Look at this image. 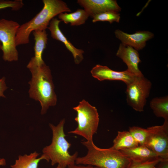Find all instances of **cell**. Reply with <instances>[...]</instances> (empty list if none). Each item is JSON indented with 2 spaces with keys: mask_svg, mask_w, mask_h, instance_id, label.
<instances>
[{
  "mask_svg": "<svg viewBox=\"0 0 168 168\" xmlns=\"http://www.w3.org/2000/svg\"><path fill=\"white\" fill-rule=\"evenodd\" d=\"M27 68L32 75L29 82V96L39 101L41 114H44L50 107L55 106L57 102L51 70L44 62L40 64L28 63Z\"/></svg>",
  "mask_w": 168,
  "mask_h": 168,
  "instance_id": "obj_1",
  "label": "cell"
},
{
  "mask_svg": "<svg viewBox=\"0 0 168 168\" xmlns=\"http://www.w3.org/2000/svg\"><path fill=\"white\" fill-rule=\"evenodd\" d=\"M42 9L30 21L20 26L16 37V46L29 42L30 35L36 30H46L50 21L55 16L71 10L66 3L61 0H43Z\"/></svg>",
  "mask_w": 168,
  "mask_h": 168,
  "instance_id": "obj_2",
  "label": "cell"
},
{
  "mask_svg": "<svg viewBox=\"0 0 168 168\" xmlns=\"http://www.w3.org/2000/svg\"><path fill=\"white\" fill-rule=\"evenodd\" d=\"M81 142L87 149V152L85 156L77 158L76 165H91L100 168H125L130 161L120 151L111 147L101 148L97 147L93 141Z\"/></svg>",
  "mask_w": 168,
  "mask_h": 168,
  "instance_id": "obj_3",
  "label": "cell"
},
{
  "mask_svg": "<svg viewBox=\"0 0 168 168\" xmlns=\"http://www.w3.org/2000/svg\"><path fill=\"white\" fill-rule=\"evenodd\" d=\"M65 121V119H62L57 126L49 124L52 132V142L42 150L43 154L51 161L52 166L58 164L64 168L75 164L78 157L77 152L71 155L68 151L71 144L65 138L64 131Z\"/></svg>",
  "mask_w": 168,
  "mask_h": 168,
  "instance_id": "obj_4",
  "label": "cell"
},
{
  "mask_svg": "<svg viewBox=\"0 0 168 168\" xmlns=\"http://www.w3.org/2000/svg\"><path fill=\"white\" fill-rule=\"evenodd\" d=\"M73 109L77 113L74 120L77 126L74 130L68 133L81 136L86 141H93V136L97 132L99 122L97 109L84 99Z\"/></svg>",
  "mask_w": 168,
  "mask_h": 168,
  "instance_id": "obj_5",
  "label": "cell"
},
{
  "mask_svg": "<svg viewBox=\"0 0 168 168\" xmlns=\"http://www.w3.org/2000/svg\"><path fill=\"white\" fill-rule=\"evenodd\" d=\"M20 25L17 22L0 19V41L2 45V58L5 61H16L18 59L16 37Z\"/></svg>",
  "mask_w": 168,
  "mask_h": 168,
  "instance_id": "obj_6",
  "label": "cell"
},
{
  "mask_svg": "<svg viewBox=\"0 0 168 168\" xmlns=\"http://www.w3.org/2000/svg\"><path fill=\"white\" fill-rule=\"evenodd\" d=\"M151 81L144 76L136 77L127 85L126 91L128 104L137 111L143 112L152 88Z\"/></svg>",
  "mask_w": 168,
  "mask_h": 168,
  "instance_id": "obj_7",
  "label": "cell"
},
{
  "mask_svg": "<svg viewBox=\"0 0 168 168\" xmlns=\"http://www.w3.org/2000/svg\"><path fill=\"white\" fill-rule=\"evenodd\" d=\"M148 135L145 146L161 159H168V121L162 125L147 128Z\"/></svg>",
  "mask_w": 168,
  "mask_h": 168,
  "instance_id": "obj_8",
  "label": "cell"
},
{
  "mask_svg": "<svg viewBox=\"0 0 168 168\" xmlns=\"http://www.w3.org/2000/svg\"><path fill=\"white\" fill-rule=\"evenodd\" d=\"M91 73L92 76L100 81L105 80H119L123 81L126 85L135 79L136 76L127 70L123 71L113 70L108 67L97 64L93 67Z\"/></svg>",
  "mask_w": 168,
  "mask_h": 168,
  "instance_id": "obj_9",
  "label": "cell"
},
{
  "mask_svg": "<svg viewBox=\"0 0 168 168\" xmlns=\"http://www.w3.org/2000/svg\"><path fill=\"white\" fill-rule=\"evenodd\" d=\"M77 2L92 18L104 12L111 11L119 13L121 10L114 0H78Z\"/></svg>",
  "mask_w": 168,
  "mask_h": 168,
  "instance_id": "obj_10",
  "label": "cell"
},
{
  "mask_svg": "<svg viewBox=\"0 0 168 168\" xmlns=\"http://www.w3.org/2000/svg\"><path fill=\"white\" fill-rule=\"evenodd\" d=\"M114 33L122 44L131 46L138 51L142 49L145 46L146 42L154 36L153 33L147 31H139L129 34L117 29Z\"/></svg>",
  "mask_w": 168,
  "mask_h": 168,
  "instance_id": "obj_11",
  "label": "cell"
},
{
  "mask_svg": "<svg viewBox=\"0 0 168 168\" xmlns=\"http://www.w3.org/2000/svg\"><path fill=\"white\" fill-rule=\"evenodd\" d=\"M116 55L126 64L127 70L129 72L136 77L143 75L138 68V64L141 61L137 50L121 43L119 45Z\"/></svg>",
  "mask_w": 168,
  "mask_h": 168,
  "instance_id": "obj_12",
  "label": "cell"
},
{
  "mask_svg": "<svg viewBox=\"0 0 168 168\" xmlns=\"http://www.w3.org/2000/svg\"><path fill=\"white\" fill-rule=\"evenodd\" d=\"M61 21L56 18H53L50 21L48 28L51 33V36L53 39L63 43L67 49L72 54L75 64H79L83 59L84 51L76 48L66 38L59 27V25Z\"/></svg>",
  "mask_w": 168,
  "mask_h": 168,
  "instance_id": "obj_13",
  "label": "cell"
},
{
  "mask_svg": "<svg viewBox=\"0 0 168 168\" xmlns=\"http://www.w3.org/2000/svg\"><path fill=\"white\" fill-rule=\"evenodd\" d=\"M119 151L131 161H145L160 158L145 146L139 145L132 148Z\"/></svg>",
  "mask_w": 168,
  "mask_h": 168,
  "instance_id": "obj_14",
  "label": "cell"
},
{
  "mask_svg": "<svg viewBox=\"0 0 168 168\" xmlns=\"http://www.w3.org/2000/svg\"><path fill=\"white\" fill-rule=\"evenodd\" d=\"M33 34L35 40V54L29 62L33 64H40L44 62L42 59V54L46 46L48 34L46 30H40L33 31Z\"/></svg>",
  "mask_w": 168,
  "mask_h": 168,
  "instance_id": "obj_15",
  "label": "cell"
},
{
  "mask_svg": "<svg viewBox=\"0 0 168 168\" xmlns=\"http://www.w3.org/2000/svg\"><path fill=\"white\" fill-rule=\"evenodd\" d=\"M40 154L35 152L29 155H20L16 160L15 164L11 166L12 168H38L40 161L43 160L49 161L47 157L44 154L38 157Z\"/></svg>",
  "mask_w": 168,
  "mask_h": 168,
  "instance_id": "obj_16",
  "label": "cell"
},
{
  "mask_svg": "<svg viewBox=\"0 0 168 168\" xmlns=\"http://www.w3.org/2000/svg\"><path fill=\"white\" fill-rule=\"evenodd\" d=\"M112 148L118 151L132 148L139 146L129 131H118L113 141Z\"/></svg>",
  "mask_w": 168,
  "mask_h": 168,
  "instance_id": "obj_17",
  "label": "cell"
},
{
  "mask_svg": "<svg viewBox=\"0 0 168 168\" xmlns=\"http://www.w3.org/2000/svg\"><path fill=\"white\" fill-rule=\"evenodd\" d=\"M89 16L84 10L78 9L75 12H63L58 15V18L65 24L70 23L72 26H78L84 24Z\"/></svg>",
  "mask_w": 168,
  "mask_h": 168,
  "instance_id": "obj_18",
  "label": "cell"
},
{
  "mask_svg": "<svg viewBox=\"0 0 168 168\" xmlns=\"http://www.w3.org/2000/svg\"><path fill=\"white\" fill-rule=\"evenodd\" d=\"M150 106L155 116L162 118L168 121V96H167L152 99Z\"/></svg>",
  "mask_w": 168,
  "mask_h": 168,
  "instance_id": "obj_19",
  "label": "cell"
},
{
  "mask_svg": "<svg viewBox=\"0 0 168 168\" xmlns=\"http://www.w3.org/2000/svg\"><path fill=\"white\" fill-rule=\"evenodd\" d=\"M92 18V21L93 23L101 21H108L112 23L114 22H119L120 17L118 12L109 11L96 14Z\"/></svg>",
  "mask_w": 168,
  "mask_h": 168,
  "instance_id": "obj_20",
  "label": "cell"
},
{
  "mask_svg": "<svg viewBox=\"0 0 168 168\" xmlns=\"http://www.w3.org/2000/svg\"><path fill=\"white\" fill-rule=\"evenodd\" d=\"M129 131L139 146H145L148 131L147 129L138 126L129 127Z\"/></svg>",
  "mask_w": 168,
  "mask_h": 168,
  "instance_id": "obj_21",
  "label": "cell"
},
{
  "mask_svg": "<svg viewBox=\"0 0 168 168\" xmlns=\"http://www.w3.org/2000/svg\"><path fill=\"white\" fill-rule=\"evenodd\" d=\"M162 159L157 158L145 161H131L125 168H155L157 164Z\"/></svg>",
  "mask_w": 168,
  "mask_h": 168,
  "instance_id": "obj_22",
  "label": "cell"
},
{
  "mask_svg": "<svg viewBox=\"0 0 168 168\" xmlns=\"http://www.w3.org/2000/svg\"><path fill=\"white\" fill-rule=\"evenodd\" d=\"M24 6L21 0H0V9L11 8L13 11H17L22 8Z\"/></svg>",
  "mask_w": 168,
  "mask_h": 168,
  "instance_id": "obj_23",
  "label": "cell"
},
{
  "mask_svg": "<svg viewBox=\"0 0 168 168\" xmlns=\"http://www.w3.org/2000/svg\"><path fill=\"white\" fill-rule=\"evenodd\" d=\"M7 88L5 82V78L3 77L0 79V97H6L4 93Z\"/></svg>",
  "mask_w": 168,
  "mask_h": 168,
  "instance_id": "obj_24",
  "label": "cell"
},
{
  "mask_svg": "<svg viewBox=\"0 0 168 168\" xmlns=\"http://www.w3.org/2000/svg\"><path fill=\"white\" fill-rule=\"evenodd\" d=\"M155 168H168V159H162L157 164Z\"/></svg>",
  "mask_w": 168,
  "mask_h": 168,
  "instance_id": "obj_25",
  "label": "cell"
},
{
  "mask_svg": "<svg viewBox=\"0 0 168 168\" xmlns=\"http://www.w3.org/2000/svg\"><path fill=\"white\" fill-rule=\"evenodd\" d=\"M67 168H100L96 166L87 165V166H82L80 165H76V164L68 166Z\"/></svg>",
  "mask_w": 168,
  "mask_h": 168,
  "instance_id": "obj_26",
  "label": "cell"
},
{
  "mask_svg": "<svg viewBox=\"0 0 168 168\" xmlns=\"http://www.w3.org/2000/svg\"><path fill=\"white\" fill-rule=\"evenodd\" d=\"M6 165V161L4 158L0 159V166H4Z\"/></svg>",
  "mask_w": 168,
  "mask_h": 168,
  "instance_id": "obj_27",
  "label": "cell"
},
{
  "mask_svg": "<svg viewBox=\"0 0 168 168\" xmlns=\"http://www.w3.org/2000/svg\"><path fill=\"white\" fill-rule=\"evenodd\" d=\"M55 168H63V167H62L58 165L56 167H55Z\"/></svg>",
  "mask_w": 168,
  "mask_h": 168,
  "instance_id": "obj_28",
  "label": "cell"
},
{
  "mask_svg": "<svg viewBox=\"0 0 168 168\" xmlns=\"http://www.w3.org/2000/svg\"><path fill=\"white\" fill-rule=\"evenodd\" d=\"M2 48V45L1 43V42L0 41V50H1Z\"/></svg>",
  "mask_w": 168,
  "mask_h": 168,
  "instance_id": "obj_29",
  "label": "cell"
}]
</instances>
